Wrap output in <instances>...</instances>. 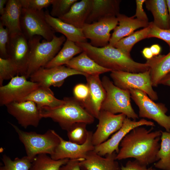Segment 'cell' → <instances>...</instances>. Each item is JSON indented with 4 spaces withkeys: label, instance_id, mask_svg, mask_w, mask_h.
<instances>
[{
    "label": "cell",
    "instance_id": "cell-1",
    "mask_svg": "<svg viewBox=\"0 0 170 170\" xmlns=\"http://www.w3.org/2000/svg\"><path fill=\"white\" fill-rule=\"evenodd\" d=\"M153 130L152 127L148 129L141 126L132 129L121 141L116 160L133 158L147 166L157 162L162 131Z\"/></svg>",
    "mask_w": 170,
    "mask_h": 170
},
{
    "label": "cell",
    "instance_id": "cell-2",
    "mask_svg": "<svg viewBox=\"0 0 170 170\" xmlns=\"http://www.w3.org/2000/svg\"><path fill=\"white\" fill-rule=\"evenodd\" d=\"M87 55L101 66L111 71H122L131 73L143 72L149 70L146 63L136 62L119 49L108 45L97 48L90 43H75Z\"/></svg>",
    "mask_w": 170,
    "mask_h": 170
},
{
    "label": "cell",
    "instance_id": "cell-3",
    "mask_svg": "<svg viewBox=\"0 0 170 170\" xmlns=\"http://www.w3.org/2000/svg\"><path fill=\"white\" fill-rule=\"evenodd\" d=\"M63 99L64 103L58 107L39 108L42 117L51 118L66 131L76 123L88 124L94 122L95 118L74 97H65Z\"/></svg>",
    "mask_w": 170,
    "mask_h": 170
},
{
    "label": "cell",
    "instance_id": "cell-4",
    "mask_svg": "<svg viewBox=\"0 0 170 170\" xmlns=\"http://www.w3.org/2000/svg\"><path fill=\"white\" fill-rule=\"evenodd\" d=\"M41 37L36 36L28 40L30 55L27 78L41 67H44L58 53L66 41L65 37L55 35L50 41L45 40L40 42Z\"/></svg>",
    "mask_w": 170,
    "mask_h": 170
},
{
    "label": "cell",
    "instance_id": "cell-5",
    "mask_svg": "<svg viewBox=\"0 0 170 170\" xmlns=\"http://www.w3.org/2000/svg\"><path fill=\"white\" fill-rule=\"evenodd\" d=\"M9 123L24 144L26 156L33 160L39 154L52 156L60 142V136L54 130L49 129L44 133L41 134L34 132L23 131L15 125Z\"/></svg>",
    "mask_w": 170,
    "mask_h": 170
},
{
    "label": "cell",
    "instance_id": "cell-6",
    "mask_svg": "<svg viewBox=\"0 0 170 170\" xmlns=\"http://www.w3.org/2000/svg\"><path fill=\"white\" fill-rule=\"evenodd\" d=\"M101 82L106 96L101 110L114 114L122 113L133 120L138 119L139 115L131 105L129 90H123L116 86L106 76H103Z\"/></svg>",
    "mask_w": 170,
    "mask_h": 170
},
{
    "label": "cell",
    "instance_id": "cell-7",
    "mask_svg": "<svg viewBox=\"0 0 170 170\" xmlns=\"http://www.w3.org/2000/svg\"><path fill=\"white\" fill-rule=\"evenodd\" d=\"M129 91L131 98L139 108V116L153 120L170 132V115L166 114L168 109L165 105L155 103L142 91L132 89Z\"/></svg>",
    "mask_w": 170,
    "mask_h": 170
},
{
    "label": "cell",
    "instance_id": "cell-8",
    "mask_svg": "<svg viewBox=\"0 0 170 170\" xmlns=\"http://www.w3.org/2000/svg\"><path fill=\"white\" fill-rule=\"evenodd\" d=\"M22 32L28 39L36 36L43 37L48 41H51L54 31L47 22L45 12L22 8L20 17Z\"/></svg>",
    "mask_w": 170,
    "mask_h": 170
},
{
    "label": "cell",
    "instance_id": "cell-9",
    "mask_svg": "<svg viewBox=\"0 0 170 170\" xmlns=\"http://www.w3.org/2000/svg\"><path fill=\"white\" fill-rule=\"evenodd\" d=\"M110 76L114 84L122 89L139 90L145 93L153 100L158 99L157 94L152 88L149 70L138 73L111 71Z\"/></svg>",
    "mask_w": 170,
    "mask_h": 170
},
{
    "label": "cell",
    "instance_id": "cell-10",
    "mask_svg": "<svg viewBox=\"0 0 170 170\" xmlns=\"http://www.w3.org/2000/svg\"><path fill=\"white\" fill-rule=\"evenodd\" d=\"M24 76L17 75L9 82L0 87V105H6L23 99L40 86L38 84L27 80Z\"/></svg>",
    "mask_w": 170,
    "mask_h": 170
},
{
    "label": "cell",
    "instance_id": "cell-11",
    "mask_svg": "<svg viewBox=\"0 0 170 170\" xmlns=\"http://www.w3.org/2000/svg\"><path fill=\"white\" fill-rule=\"evenodd\" d=\"M118 24L116 17H109L91 24L85 23L82 29L85 37L90 40L91 45L101 48L109 44L110 32Z\"/></svg>",
    "mask_w": 170,
    "mask_h": 170
},
{
    "label": "cell",
    "instance_id": "cell-12",
    "mask_svg": "<svg viewBox=\"0 0 170 170\" xmlns=\"http://www.w3.org/2000/svg\"><path fill=\"white\" fill-rule=\"evenodd\" d=\"M87 74L64 65L49 68L41 67L30 76L31 81L37 83L40 86L49 88L51 86L59 88L67 77L74 75Z\"/></svg>",
    "mask_w": 170,
    "mask_h": 170
},
{
    "label": "cell",
    "instance_id": "cell-13",
    "mask_svg": "<svg viewBox=\"0 0 170 170\" xmlns=\"http://www.w3.org/2000/svg\"><path fill=\"white\" fill-rule=\"evenodd\" d=\"M144 125L155 127L154 123L144 119L138 121L131 120L126 117L121 128L116 132L111 137L101 144L95 146L94 150L99 155L103 156L111 154L114 152L117 154L119 149L120 143L125 137L134 128Z\"/></svg>",
    "mask_w": 170,
    "mask_h": 170
},
{
    "label": "cell",
    "instance_id": "cell-14",
    "mask_svg": "<svg viewBox=\"0 0 170 170\" xmlns=\"http://www.w3.org/2000/svg\"><path fill=\"white\" fill-rule=\"evenodd\" d=\"M7 50L8 58L17 66L19 74L26 76L29 63L30 48L28 40L22 32L9 35Z\"/></svg>",
    "mask_w": 170,
    "mask_h": 170
},
{
    "label": "cell",
    "instance_id": "cell-15",
    "mask_svg": "<svg viewBox=\"0 0 170 170\" xmlns=\"http://www.w3.org/2000/svg\"><path fill=\"white\" fill-rule=\"evenodd\" d=\"M126 117L122 113L116 115L101 110L98 118L99 123L97 128L92 137L94 147L106 141L110 136L117 131L122 127Z\"/></svg>",
    "mask_w": 170,
    "mask_h": 170
},
{
    "label": "cell",
    "instance_id": "cell-16",
    "mask_svg": "<svg viewBox=\"0 0 170 170\" xmlns=\"http://www.w3.org/2000/svg\"><path fill=\"white\" fill-rule=\"evenodd\" d=\"M8 112L17 120L21 126L26 128L29 126L37 127L42 118L40 109L31 101L14 102L6 105Z\"/></svg>",
    "mask_w": 170,
    "mask_h": 170
},
{
    "label": "cell",
    "instance_id": "cell-17",
    "mask_svg": "<svg viewBox=\"0 0 170 170\" xmlns=\"http://www.w3.org/2000/svg\"><path fill=\"white\" fill-rule=\"evenodd\" d=\"M93 133L92 131H88L86 141L82 144L65 140L60 136V142L50 157L56 160L64 159H85L88 153L94 149L92 142Z\"/></svg>",
    "mask_w": 170,
    "mask_h": 170
},
{
    "label": "cell",
    "instance_id": "cell-18",
    "mask_svg": "<svg viewBox=\"0 0 170 170\" xmlns=\"http://www.w3.org/2000/svg\"><path fill=\"white\" fill-rule=\"evenodd\" d=\"M99 75L87 74L85 76L86 84L89 89V94L86 100L82 104L89 113L97 119L106 96Z\"/></svg>",
    "mask_w": 170,
    "mask_h": 170
},
{
    "label": "cell",
    "instance_id": "cell-19",
    "mask_svg": "<svg viewBox=\"0 0 170 170\" xmlns=\"http://www.w3.org/2000/svg\"><path fill=\"white\" fill-rule=\"evenodd\" d=\"M116 17L119 26L114 29L108 44L113 47L119 40L132 34L136 29L147 27L150 23V22L140 20L132 16L128 17L120 13Z\"/></svg>",
    "mask_w": 170,
    "mask_h": 170
},
{
    "label": "cell",
    "instance_id": "cell-20",
    "mask_svg": "<svg viewBox=\"0 0 170 170\" xmlns=\"http://www.w3.org/2000/svg\"><path fill=\"white\" fill-rule=\"evenodd\" d=\"M114 152L107 155L105 157L96 153L94 150L90 151L85 159L80 162L82 170H121Z\"/></svg>",
    "mask_w": 170,
    "mask_h": 170
},
{
    "label": "cell",
    "instance_id": "cell-21",
    "mask_svg": "<svg viewBox=\"0 0 170 170\" xmlns=\"http://www.w3.org/2000/svg\"><path fill=\"white\" fill-rule=\"evenodd\" d=\"M22 7L20 0H8L0 17V22L8 28L10 35L22 32L20 17Z\"/></svg>",
    "mask_w": 170,
    "mask_h": 170
},
{
    "label": "cell",
    "instance_id": "cell-22",
    "mask_svg": "<svg viewBox=\"0 0 170 170\" xmlns=\"http://www.w3.org/2000/svg\"><path fill=\"white\" fill-rule=\"evenodd\" d=\"M90 14L85 23L91 24L102 19L116 16L119 14L121 0H92Z\"/></svg>",
    "mask_w": 170,
    "mask_h": 170
},
{
    "label": "cell",
    "instance_id": "cell-23",
    "mask_svg": "<svg viewBox=\"0 0 170 170\" xmlns=\"http://www.w3.org/2000/svg\"><path fill=\"white\" fill-rule=\"evenodd\" d=\"M45 14L47 22L54 31L62 33L67 39L75 43L87 42L82 29L77 28L58 18L52 17L48 10L45 11Z\"/></svg>",
    "mask_w": 170,
    "mask_h": 170
},
{
    "label": "cell",
    "instance_id": "cell-24",
    "mask_svg": "<svg viewBox=\"0 0 170 170\" xmlns=\"http://www.w3.org/2000/svg\"><path fill=\"white\" fill-rule=\"evenodd\" d=\"M92 2V0L77 1L67 13L58 18L77 28L82 29L90 12Z\"/></svg>",
    "mask_w": 170,
    "mask_h": 170
},
{
    "label": "cell",
    "instance_id": "cell-25",
    "mask_svg": "<svg viewBox=\"0 0 170 170\" xmlns=\"http://www.w3.org/2000/svg\"><path fill=\"white\" fill-rule=\"evenodd\" d=\"M145 63L149 67L152 86L157 87L162 78L170 72V51L166 55L154 56Z\"/></svg>",
    "mask_w": 170,
    "mask_h": 170
},
{
    "label": "cell",
    "instance_id": "cell-26",
    "mask_svg": "<svg viewBox=\"0 0 170 170\" xmlns=\"http://www.w3.org/2000/svg\"><path fill=\"white\" fill-rule=\"evenodd\" d=\"M66 65L70 68L90 75H99L111 71L99 65L84 51L77 56L72 58Z\"/></svg>",
    "mask_w": 170,
    "mask_h": 170
},
{
    "label": "cell",
    "instance_id": "cell-27",
    "mask_svg": "<svg viewBox=\"0 0 170 170\" xmlns=\"http://www.w3.org/2000/svg\"><path fill=\"white\" fill-rule=\"evenodd\" d=\"M31 101L35 103L38 107L46 106L51 108L60 106L64 100L56 98L49 88L39 86L24 99L22 101Z\"/></svg>",
    "mask_w": 170,
    "mask_h": 170
},
{
    "label": "cell",
    "instance_id": "cell-28",
    "mask_svg": "<svg viewBox=\"0 0 170 170\" xmlns=\"http://www.w3.org/2000/svg\"><path fill=\"white\" fill-rule=\"evenodd\" d=\"M144 3L147 9L153 15V24L162 29H169V19L166 0H146Z\"/></svg>",
    "mask_w": 170,
    "mask_h": 170
},
{
    "label": "cell",
    "instance_id": "cell-29",
    "mask_svg": "<svg viewBox=\"0 0 170 170\" xmlns=\"http://www.w3.org/2000/svg\"><path fill=\"white\" fill-rule=\"evenodd\" d=\"M83 51L75 43L66 39L62 48L44 67L49 68L66 65L74 56Z\"/></svg>",
    "mask_w": 170,
    "mask_h": 170
},
{
    "label": "cell",
    "instance_id": "cell-30",
    "mask_svg": "<svg viewBox=\"0 0 170 170\" xmlns=\"http://www.w3.org/2000/svg\"><path fill=\"white\" fill-rule=\"evenodd\" d=\"M160 148L157 153V161L155 167L163 170H170V132H162Z\"/></svg>",
    "mask_w": 170,
    "mask_h": 170
},
{
    "label": "cell",
    "instance_id": "cell-31",
    "mask_svg": "<svg viewBox=\"0 0 170 170\" xmlns=\"http://www.w3.org/2000/svg\"><path fill=\"white\" fill-rule=\"evenodd\" d=\"M150 23L148 26L122 39L116 43L114 47L130 56V52L134 45L139 41L148 38Z\"/></svg>",
    "mask_w": 170,
    "mask_h": 170
},
{
    "label": "cell",
    "instance_id": "cell-32",
    "mask_svg": "<svg viewBox=\"0 0 170 170\" xmlns=\"http://www.w3.org/2000/svg\"><path fill=\"white\" fill-rule=\"evenodd\" d=\"M46 154L37 155L33 160L30 170H60L68 159L54 160Z\"/></svg>",
    "mask_w": 170,
    "mask_h": 170
},
{
    "label": "cell",
    "instance_id": "cell-33",
    "mask_svg": "<svg viewBox=\"0 0 170 170\" xmlns=\"http://www.w3.org/2000/svg\"><path fill=\"white\" fill-rule=\"evenodd\" d=\"M2 160L3 164L0 170H30L33 161L27 156L12 160L6 155L3 156Z\"/></svg>",
    "mask_w": 170,
    "mask_h": 170
},
{
    "label": "cell",
    "instance_id": "cell-34",
    "mask_svg": "<svg viewBox=\"0 0 170 170\" xmlns=\"http://www.w3.org/2000/svg\"><path fill=\"white\" fill-rule=\"evenodd\" d=\"M87 125L83 122L73 124L67 131L69 141L79 144L84 143L87 140L88 132L86 128Z\"/></svg>",
    "mask_w": 170,
    "mask_h": 170
},
{
    "label": "cell",
    "instance_id": "cell-35",
    "mask_svg": "<svg viewBox=\"0 0 170 170\" xmlns=\"http://www.w3.org/2000/svg\"><path fill=\"white\" fill-rule=\"evenodd\" d=\"M19 74L18 69L14 63L10 58L0 57V86L3 81L11 79Z\"/></svg>",
    "mask_w": 170,
    "mask_h": 170
},
{
    "label": "cell",
    "instance_id": "cell-36",
    "mask_svg": "<svg viewBox=\"0 0 170 170\" xmlns=\"http://www.w3.org/2000/svg\"><path fill=\"white\" fill-rule=\"evenodd\" d=\"M77 0H52V8L50 15L53 17L59 18L67 13Z\"/></svg>",
    "mask_w": 170,
    "mask_h": 170
},
{
    "label": "cell",
    "instance_id": "cell-37",
    "mask_svg": "<svg viewBox=\"0 0 170 170\" xmlns=\"http://www.w3.org/2000/svg\"><path fill=\"white\" fill-rule=\"evenodd\" d=\"M150 37H156L164 41L169 45L170 48V29L160 28L154 25L152 22H151L148 38Z\"/></svg>",
    "mask_w": 170,
    "mask_h": 170
},
{
    "label": "cell",
    "instance_id": "cell-38",
    "mask_svg": "<svg viewBox=\"0 0 170 170\" xmlns=\"http://www.w3.org/2000/svg\"><path fill=\"white\" fill-rule=\"evenodd\" d=\"M24 8L41 11L51 4L52 0H20Z\"/></svg>",
    "mask_w": 170,
    "mask_h": 170
},
{
    "label": "cell",
    "instance_id": "cell-39",
    "mask_svg": "<svg viewBox=\"0 0 170 170\" xmlns=\"http://www.w3.org/2000/svg\"><path fill=\"white\" fill-rule=\"evenodd\" d=\"M0 22V55L1 58L6 59L8 57L7 46L8 42L9 34L7 28L4 27Z\"/></svg>",
    "mask_w": 170,
    "mask_h": 170
},
{
    "label": "cell",
    "instance_id": "cell-40",
    "mask_svg": "<svg viewBox=\"0 0 170 170\" xmlns=\"http://www.w3.org/2000/svg\"><path fill=\"white\" fill-rule=\"evenodd\" d=\"M74 97L81 104L87 99L89 94V89L87 84H76L73 90Z\"/></svg>",
    "mask_w": 170,
    "mask_h": 170
},
{
    "label": "cell",
    "instance_id": "cell-41",
    "mask_svg": "<svg viewBox=\"0 0 170 170\" xmlns=\"http://www.w3.org/2000/svg\"><path fill=\"white\" fill-rule=\"evenodd\" d=\"M121 170H156L152 167H148L141 164L136 160L128 161L125 166L122 165Z\"/></svg>",
    "mask_w": 170,
    "mask_h": 170
},
{
    "label": "cell",
    "instance_id": "cell-42",
    "mask_svg": "<svg viewBox=\"0 0 170 170\" xmlns=\"http://www.w3.org/2000/svg\"><path fill=\"white\" fill-rule=\"evenodd\" d=\"M146 0H136V13L132 17L137 19L146 22H149L147 16L144 11L143 8V5Z\"/></svg>",
    "mask_w": 170,
    "mask_h": 170
},
{
    "label": "cell",
    "instance_id": "cell-43",
    "mask_svg": "<svg viewBox=\"0 0 170 170\" xmlns=\"http://www.w3.org/2000/svg\"><path fill=\"white\" fill-rule=\"evenodd\" d=\"M84 159H69L65 164L61 167L60 170H81L80 162Z\"/></svg>",
    "mask_w": 170,
    "mask_h": 170
},
{
    "label": "cell",
    "instance_id": "cell-44",
    "mask_svg": "<svg viewBox=\"0 0 170 170\" xmlns=\"http://www.w3.org/2000/svg\"><path fill=\"white\" fill-rule=\"evenodd\" d=\"M142 54L144 57L147 60L152 58L154 56L150 48L145 47L142 51Z\"/></svg>",
    "mask_w": 170,
    "mask_h": 170
},
{
    "label": "cell",
    "instance_id": "cell-45",
    "mask_svg": "<svg viewBox=\"0 0 170 170\" xmlns=\"http://www.w3.org/2000/svg\"><path fill=\"white\" fill-rule=\"evenodd\" d=\"M150 48L154 56L159 55L161 51V48L159 45L153 44L150 47Z\"/></svg>",
    "mask_w": 170,
    "mask_h": 170
},
{
    "label": "cell",
    "instance_id": "cell-46",
    "mask_svg": "<svg viewBox=\"0 0 170 170\" xmlns=\"http://www.w3.org/2000/svg\"><path fill=\"white\" fill-rule=\"evenodd\" d=\"M160 84L170 87V72L161 80L159 82Z\"/></svg>",
    "mask_w": 170,
    "mask_h": 170
},
{
    "label": "cell",
    "instance_id": "cell-47",
    "mask_svg": "<svg viewBox=\"0 0 170 170\" xmlns=\"http://www.w3.org/2000/svg\"><path fill=\"white\" fill-rule=\"evenodd\" d=\"M8 0H0V14L2 15L4 12L5 6Z\"/></svg>",
    "mask_w": 170,
    "mask_h": 170
},
{
    "label": "cell",
    "instance_id": "cell-48",
    "mask_svg": "<svg viewBox=\"0 0 170 170\" xmlns=\"http://www.w3.org/2000/svg\"><path fill=\"white\" fill-rule=\"evenodd\" d=\"M167 5L169 19V29H170V0H166Z\"/></svg>",
    "mask_w": 170,
    "mask_h": 170
}]
</instances>
